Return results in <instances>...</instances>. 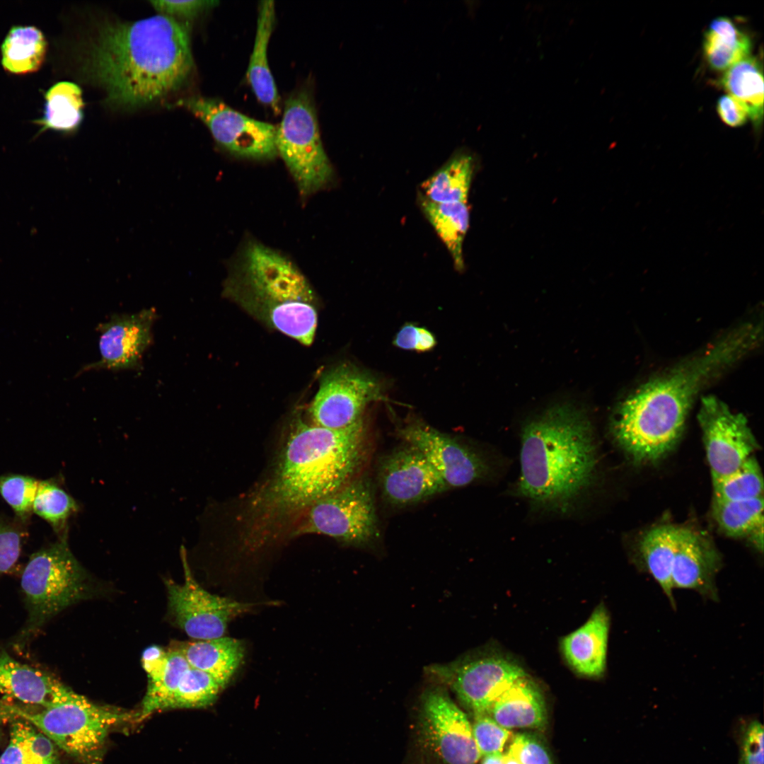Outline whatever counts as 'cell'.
<instances>
[{
	"label": "cell",
	"instance_id": "cell-1",
	"mask_svg": "<svg viewBox=\"0 0 764 764\" xmlns=\"http://www.w3.org/2000/svg\"><path fill=\"white\" fill-rule=\"evenodd\" d=\"M364 439L362 419L332 429L295 417L272 470L248 499L244 543L257 548L290 532L311 505L350 482L362 463Z\"/></svg>",
	"mask_w": 764,
	"mask_h": 764
},
{
	"label": "cell",
	"instance_id": "cell-2",
	"mask_svg": "<svg viewBox=\"0 0 764 764\" xmlns=\"http://www.w3.org/2000/svg\"><path fill=\"white\" fill-rule=\"evenodd\" d=\"M761 328L746 323L697 356L641 386L617 407L612 432L637 462L656 461L678 440L688 412L702 389L750 352Z\"/></svg>",
	"mask_w": 764,
	"mask_h": 764
},
{
	"label": "cell",
	"instance_id": "cell-3",
	"mask_svg": "<svg viewBox=\"0 0 764 764\" xmlns=\"http://www.w3.org/2000/svg\"><path fill=\"white\" fill-rule=\"evenodd\" d=\"M193 64L187 26L158 14L100 28L91 43L86 69L109 103L132 108L176 91Z\"/></svg>",
	"mask_w": 764,
	"mask_h": 764
},
{
	"label": "cell",
	"instance_id": "cell-4",
	"mask_svg": "<svg viewBox=\"0 0 764 764\" xmlns=\"http://www.w3.org/2000/svg\"><path fill=\"white\" fill-rule=\"evenodd\" d=\"M521 475L515 494L538 508L565 511L594 481L597 449L588 413L554 404L521 432Z\"/></svg>",
	"mask_w": 764,
	"mask_h": 764
},
{
	"label": "cell",
	"instance_id": "cell-5",
	"mask_svg": "<svg viewBox=\"0 0 764 764\" xmlns=\"http://www.w3.org/2000/svg\"><path fill=\"white\" fill-rule=\"evenodd\" d=\"M6 707L82 764H103L110 733L137 719V713L96 704L67 686L55 703L40 712Z\"/></svg>",
	"mask_w": 764,
	"mask_h": 764
},
{
	"label": "cell",
	"instance_id": "cell-6",
	"mask_svg": "<svg viewBox=\"0 0 764 764\" xmlns=\"http://www.w3.org/2000/svg\"><path fill=\"white\" fill-rule=\"evenodd\" d=\"M67 531L32 554L23 571L21 586L28 617L18 637L22 646L49 620L84 598L88 584L84 569L71 552Z\"/></svg>",
	"mask_w": 764,
	"mask_h": 764
},
{
	"label": "cell",
	"instance_id": "cell-7",
	"mask_svg": "<svg viewBox=\"0 0 764 764\" xmlns=\"http://www.w3.org/2000/svg\"><path fill=\"white\" fill-rule=\"evenodd\" d=\"M279 154L306 197L331 180L333 170L324 150L314 103L309 91L301 89L286 100L282 120L276 127Z\"/></svg>",
	"mask_w": 764,
	"mask_h": 764
},
{
	"label": "cell",
	"instance_id": "cell-8",
	"mask_svg": "<svg viewBox=\"0 0 764 764\" xmlns=\"http://www.w3.org/2000/svg\"><path fill=\"white\" fill-rule=\"evenodd\" d=\"M289 533L290 538L323 535L353 546L372 543L378 526L371 484L362 478L352 480L311 505Z\"/></svg>",
	"mask_w": 764,
	"mask_h": 764
},
{
	"label": "cell",
	"instance_id": "cell-9",
	"mask_svg": "<svg viewBox=\"0 0 764 764\" xmlns=\"http://www.w3.org/2000/svg\"><path fill=\"white\" fill-rule=\"evenodd\" d=\"M227 292L237 301H315L311 286L298 268L258 243H250L244 250L238 272L228 284Z\"/></svg>",
	"mask_w": 764,
	"mask_h": 764
},
{
	"label": "cell",
	"instance_id": "cell-10",
	"mask_svg": "<svg viewBox=\"0 0 764 764\" xmlns=\"http://www.w3.org/2000/svg\"><path fill=\"white\" fill-rule=\"evenodd\" d=\"M185 579L182 584L167 579L168 608L175 622L190 638L204 640L224 636L228 623L253 609L254 603L212 594L195 579L181 550Z\"/></svg>",
	"mask_w": 764,
	"mask_h": 764
},
{
	"label": "cell",
	"instance_id": "cell-11",
	"mask_svg": "<svg viewBox=\"0 0 764 764\" xmlns=\"http://www.w3.org/2000/svg\"><path fill=\"white\" fill-rule=\"evenodd\" d=\"M381 386L369 374L349 364H339L323 373L309 407L312 424L339 429L362 419L371 402L381 400Z\"/></svg>",
	"mask_w": 764,
	"mask_h": 764
},
{
	"label": "cell",
	"instance_id": "cell-12",
	"mask_svg": "<svg viewBox=\"0 0 764 764\" xmlns=\"http://www.w3.org/2000/svg\"><path fill=\"white\" fill-rule=\"evenodd\" d=\"M208 127L216 141L233 154L251 159L277 155L276 127L250 118L216 99L195 96L179 100Z\"/></svg>",
	"mask_w": 764,
	"mask_h": 764
},
{
	"label": "cell",
	"instance_id": "cell-13",
	"mask_svg": "<svg viewBox=\"0 0 764 764\" xmlns=\"http://www.w3.org/2000/svg\"><path fill=\"white\" fill-rule=\"evenodd\" d=\"M698 420L712 481L734 472L758 448L746 418L714 396L702 398Z\"/></svg>",
	"mask_w": 764,
	"mask_h": 764
},
{
	"label": "cell",
	"instance_id": "cell-14",
	"mask_svg": "<svg viewBox=\"0 0 764 764\" xmlns=\"http://www.w3.org/2000/svg\"><path fill=\"white\" fill-rule=\"evenodd\" d=\"M421 730L444 764H476L481 754L465 713L442 689L428 690L422 700Z\"/></svg>",
	"mask_w": 764,
	"mask_h": 764
},
{
	"label": "cell",
	"instance_id": "cell-15",
	"mask_svg": "<svg viewBox=\"0 0 764 764\" xmlns=\"http://www.w3.org/2000/svg\"><path fill=\"white\" fill-rule=\"evenodd\" d=\"M435 669L474 716L488 714L497 698L526 675L515 663L495 656L476 657Z\"/></svg>",
	"mask_w": 764,
	"mask_h": 764
},
{
	"label": "cell",
	"instance_id": "cell-16",
	"mask_svg": "<svg viewBox=\"0 0 764 764\" xmlns=\"http://www.w3.org/2000/svg\"><path fill=\"white\" fill-rule=\"evenodd\" d=\"M398 435L425 457L448 487L466 486L490 471L480 455L424 422H409L398 429Z\"/></svg>",
	"mask_w": 764,
	"mask_h": 764
},
{
	"label": "cell",
	"instance_id": "cell-17",
	"mask_svg": "<svg viewBox=\"0 0 764 764\" xmlns=\"http://www.w3.org/2000/svg\"><path fill=\"white\" fill-rule=\"evenodd\" d=\"M378 475L383 497L395 506L420 502L449 488L425 457L408 444L383 460Z\"/></svg>",
	"mask_w": 764,
	"mask_h": 764
},
{
	"label": "cell",
	"instance_id": "cell-18",
	"mask_svg": "<svg viewBox=\"0 0 764 764\" xmlns=\"http://www.w3.org/2000/svg\"><path fill=\"white\" fill-rule=\"evenodd\" d=\"M157 318L154 308L133 314L114 315L99 324L100 359L83 371H120L141 368L144 352L152 342V325Z\"/></svg>",
	"mask_w": 764,
	"mask_h": 764
},
{
	"label": "cell",
	"instance_id": "cell-19",
	"mask_svg": "<svg viewBox=\"0 0 764 764\" xmlns=\"http://www.w3.org/2000/svg\"><path fill=\"white\" fill-rule=\"evenodd\" d=\"M720 562L717 550L707 538L681 527L671 570L673 589L695 590L717 600L714 579Z\"/></svg>",
	"mask_w": 764,
	"mask_h": 764
},
{
	"label": "cell",
	"instance_id": "cell-20",
	"mask_svg": "<svg viewBox=\"0 0 764 764\" xmlns=\"http://www.w3.org/2000/svg\"><path fill=\"white\" fill-rule=\"evenodd\" d=\"M609 627L608 613L601 605L583 625L562 639V653L577 673L589 678L605 673Z\"/></svg>",
	"mask_w": 764,
	"mask_h": 764
},
{
	"label": "cell",
	"instance_id": "cell-21",
	"mask_svg": "<svg viewBox=\"0 0 764 764\" xmlns=\"http://www.w3.org/2000/svg\"><path fill=\"white\" fill-rule=\"evenodd\" d=\"M141 663L148 676V685L141 709L137 712L138 722L156 712L167 710L182 676L190 667L178 651L155 645L144 651Z\"/></svg>",
	"mask_w": 764,
	"mask_h": 764
},
{
	"label": "cell",
	"instance_id": "cell-22",
	"mask_svg": "<svg viewBox=\"0 0 764 764\" xmlns=\"http://www.w3.org/2000/svg\"><path fill=\"white\" fill-rule=\"evenodd\" d=\"M66 685L52 675L23 664L0 650V693L27 704L47 707L55 703Z\"/></svg>",
	"mask_w": 764,
	"mask_h": 764
},
{
	"label": "cell",
	"instance_id": "cell-23",
	"mask_svg": "<svg viewBox=\"0 0 764 764\" xmlns=\"http://www.w3.org/2000/svg\"><path fill=\"white\" fill-rule=\"evenodd\" d=\"M488 714L507 729H543L548 723L543 696L526 675L515 681L497 698Z\"/></svg>",
	"mask_w": 764,
	"mask_h": 764
},
{
	"label": "cell",
	"instance_id": "cell-24",
	"mask_svg": "<svg viewBox=\"0 0 764 764\" xmlns=\"http://www.w3.org/2000/svg\"><path fill=\"white\" fill-rule=\"evenodd\" d=\"M170 648L180 652L190 666L210 675L223 688L241 664L245 652L241 640L225 636L174 642Z\"/></svg>",
	"mask_w": 764,
	"mask_h": 764
},
{
	"label": "cell",
	"instance_id": "cell-25",
	"mask_svg": "<svg viewBox=\"0 0 764 764\" xmlns=\"http://www.w3.org/2000/svg\"><path fill=\"white\" fill-rule=\"evenodd\" d=\"M239 304L254 316L300 343L310 345L313 342L318 322L313 303L301 301L280 303L243 301Z\"/></svg>",
	"mask_w": 764,
	"mask_h": 764
},
{
	"label": "cell",
	"instance_id": "cell-26",
	"mask_svg": "<svg viewBox=\"0 0 764 764\" xmlns=\"http://www.w3.org/2000/svg\"><path fill=\"white\" fill-rule=\"evenodd\" d=\"M274 22V2L270 0L260 1L247 78L257 100L278 112L279 96L267 60V48Z\"/></svg>",
	"mask_w": 764,
	"mask_h": 764
},
{
	"label": "cell",
	"instance_id": "cell-27",
	"mask_svg": "<svg viewBox=\"0 0 764 764\" xmlns=\"http://www.w3.org/2000/svg\"><path fill=\"white\" fill-rule=\"evenodd\" d=\"M418 203L424 216L445 245L458 271L463 270V245L469 228L467 202L436 203L418 193Z\"/></svg>",
	"mask_w": 764,
	"mask_h": 764
},
{
	"label": "cell",
	"instance_id": "cell-28",
	"mask_svg": "<svg viewBox=\"0 0 764 764\" xmlns=\"http://www.w3.org/2000/svg\"><path fill=\"white\" fill-rule=\"evenodd\" d=\"M474 166L469 152L458 151L422 183L419 192L436 203L467 202Z\"/></svg>",
	"mask_w": 764,
	"mask_h": 764
},
{
	"label": "cell",
	"instance_id": "cell-29",
	"mask_svg": "<svg viewBox=\"0 0 764 764\" xmlns=\"http://www.w3.org/2000/svg\"><path fill=\"white\" fill-rule=\"evenodd\" d=\"M681 529L673 525L659 526L647 531L639 542V552L647 570L673 607L671 570Z\"/></svg>",
	"mask_w": 764,
	"mask_h": 764
},
{
	"label": "cell",
	"instance_id": "cell-30",
	"mask_svg": "<svg viewBox=\"0 0 764 764\" xmlns=\"http://www.w3.org/2000/svg\"><path fill=\"white\" fill-rule=\"evenodd\" d=\"M703 50L711 68L727 70L749 57L751 42L731 19L717 17L710 23L705 34Z\"/></svg>",
	"mask_w": 764,
	"mask_h": 764
},
{
	"label": "cell",
	"instance_id": "cell-31",
	"mask_svg": "<svg viewBox=\"0 0 764 764\" xmlns=\"http://www.w3.org/2000/svg\"><path fill=\"white\" fill-rule=\"evenodd\" d=\"M55 747L32 724L17 719L12 723L9 743L0 757V764H60Z\"/></svg>",
	"mask_w": 764,
	"mask_h": 764
},
{
	"label": "cell",
	"instance_id": "cell-32",
	"mask_svg": "<svg viewBox=\"0 0 764 764\" xmlns=\"http://www.w3.org/2000/svg\"><path fill=\"white\" fill-rule=\"evenodd\" d=\"M721 84L746 108L748 117L758 125L763 117V76L758 61L748 57L729 68Z\"/></svg>",
	"mask_w": 764,
	"mask_h": 764
},
{
	"label": "cell",
	"instance_id": "cell-33",
	"mask_svg": "<svg viewBox=\"0 0 764 764\" xmlns=\"http://www.w3.org/2000/svg\"><path fill=\"white\" fill-rule=\"evenodd\" d=\"M713 516L720 529L731 537L751 536L763 548V496L754 499L713 500Z\"/></svg>",
	"mask_w": 764,
	"mask_h": 764
},
{
	"label": "cell",
	"instance_id": "cell-34",
	"mask_svg": "<svg viewBox=\"0 0 764 764\" xmlns=\"http://www.w3.org/2000/svg\"><path fill=\"white\" fill-rule=\"evenodd\" d=\"M47 43L34 26H16L8 33L1 46L2 64L13 74L36 71L42 64Z\"/></svg>",
	"mask_w": 764,
	"mask_h": 764
},
{
	"label": "cell",
	"instance_id": "cell-35",
	"mask_svg": "<svg viewBox=\"0 0 764 764\" xmlns=\"http://www.w3.org/2000/svg\"><path fill=\"white\" fill-rule=\"evenodd\" d=\"M84 103L81 89L75 83L61 81L45 94L42 125L59 131H72L83 119Z\"/></svg>",
	"mask_w": 764,
	"mask_h": 764
},
{
	"label": "cell",
	"instance_id": "cell-36",
	"mask_svg": "<svg viewBox=\"0 0 764 764\" xmlns=\"http://www.w3.org/2000/svg\"><path fill=\"white\" fill-rule=\"evenodd\" d=\"M712 483L714 501H740L763 496L762 473L753 456L734 472Z\"/></svg>",
	"mask_w": 764,
	"mask_h": 764
},
{
	"label": "cell",
	"instance_id": "cell-37",
	"mask_svg": "<svg viewBox=\"0 0 764 764\" xmlns=\"http://www.w3.org/2000/svg\"><path fill=\"white\" fill-rule=\"evenodd\" d=\"M76 501L51 480H40L33 513L45 520L60 535L67 531L69 519L78 510Z\"/></svg>",
	"mask_w": 764,
	"mask_h": 764
},
{
	"label": "cell",
	"instance_id": "cell-38",
	"mask_svg": "<svg viewBox=\"0 0 764 764\" xmlns=\"http://www.w3.org/2000/svg\"><path fill=\"white\" fill-rule=\"evenodd\" d=\"M223 688L208 673L190 666L172 695L167 710L199 708L212 705Z\"/></svg>",
	"mask_w": 764,
	"mask_h": 764
},
{
	"label": "cell",
	"instance_id": "cell-39",
	"mask_svg": "<svg viewBox=\"0 0 764 764\" xmlns=\"http://www.w3.org/2000/svg\"><path fill=\"white\" fill-rule=\"evenodd\" d=\"M763 726L758 717L741 716L731 727L738 748V764H763Z\"/></svg>",
	"mask_w": 764,
	"mask_h": 764
},
{
	"label": "cell",
	"instance_id": "cell-40",
	"mask_svg": "<svg viewBox=\"0 0 764 764\" xmlns=\"http://www.w3.org/2000/svg\"><path fill=\"white\" fill-rule=\"evenodd\" d=\"M39 482L35 478L24 475L0 476V494L22 523L27 522L33 513Z\"/></svg>",
	"mask_w": 764,
	"mask_h": 764
},
{
	"label": "cell",
	"instance_id": "cell-41",
	"mask_svg": "<svg viewBox=\"0 0 764 764\" xmlns=\"http://www.w3.org/2000/svg\"><path fill=\"white\" fill-rule=\"evenodd\" d=\"M472 729L482 756L502 753L506 742L511 735L509 729L499 724L489 714L475 715Z\"/></svg>",
	"mask_w": 764,
	"mask_h": 764
},
{
	"label": "cell",
	"instance_id": "cell-42",
	"mask_svg": "<svg viewBox=\"0 0 764 764\" xmlns=\"http://www.w3.org/2000/svg\"><path fill=\"white\" fill-rule=\"evenodd\" d=\"M507 752L521 764H555L543 741L531 733L516 734Z\"/></svg>",
	"mask_w": 764,
	"mask_h": 764
},
{
	"label": "cell",
	"instance_id": "cell-43",
	"mask_svg": "<svg viewBox=\"0 0 764 764\" xmlns=\"http://www.w3.org/2000/svg\"><path fill=\"white\" fill-rule=\"evenodd\" d=\"M23 533L16 523L0 516V574L10 572L18 560Z\"/></svg>",
	"mask_w": 764,
	"mask_h": 764
},
{
	"label": "cell",
	"instance_id": "cell-44",
	"mask_svg": "<svg viewBox=\"0 0 764 764\" xmlns=\"http://www.w3.org/2000/svg\"><path fill=\"white\" fill-rule=\"evenodd\" d=\"M436 344V338L429 330L412 323L405 324L393 340V345L400 349L419 352L430 351Z\"/></svg>",
	"mask_w": 764,
	"mask_h": 764
},
{
	"label": "cell",
	"instance_id": "cell-45",
	"mask_svg": "<svg viewBox=\"0 0 764 764\" xmlns=\"http://www.w3.org/2000/svg\"><path fill=\"white\" fill-rule=\"evenodd\" d=\"M150 3L159 14L177 20L195 17L199 13L215 6L219 1L161 0L151 1Z\"/></svg>",
	"mask_w": 764,
	"mask_h": 764
},
{
	"label": "cell",
	"instance_id": "cell-46",
	"mask_svg": "<svg viewBox=\"0 0 764 764\" xmlns=\"http://www.w3.org/2000/svg\"><path fill=\"white\" fill-rule=\"evenodd\" d=\"M717 110L721 120L730 127L743 125L748 118L744 106L729 94L718 99Z\"/></svg>",
	"mask_w": 764,
	"mask_h": 764
},
{
	"label": "cell",
	"instance_id": "cell-47",
	"mask_svg": "<svg viewBox=\"0 0 764 764\" xmlns=\"http://www.w3.org/2000/svg\"><path fill=\"white\" fill-rule=\"evenodd\" d=\"M482 764H503V753H497L484 756Z\"/></svg>",
	"mask_w": 764,
	"mask_h": 764
},
{
	"label": "cell",
	"instance_id": "cell-48",
	"mask_svg": "<svg viewBox=\"0 0 764 764\" xmlns=\"http://www.w3.org/2000/svg\"><path fill=\"white\" fill-rule=\"evenodd\" d=\"M503 764H521V763L512 755L507 752L503 754Z\"/></svg>",
	"mask_w": 764,
	"mask_h": 764
},
{
	"label": "cell",
	"instance_id": "cell-49",
	"mask_svg": "<svg viewBox=\"0 0 764 764\" xmlns=\"http://www.w3.org/2000/svg\"><path fill=\"white\" fill-rule=\"evenodd\" d=\"M12 714L6 709V706L0 707V726L4 719H7Z\"/></svg>",
	"mask_w": 764,
	"mask_h": 764
}]
</instances>
